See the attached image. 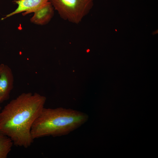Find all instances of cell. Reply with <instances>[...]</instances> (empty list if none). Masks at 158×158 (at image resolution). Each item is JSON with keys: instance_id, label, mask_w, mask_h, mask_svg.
I'll return each instance as SVG.
<instances>
[{"instance_id": "2", "label": "cell", "mask_w": 158, "mask_h": 158, "mask_svg": "<svg viewBox=\"0 0 158 158\" xmlns=\"http://www.w3.org/2000/svg\"><path fill=\"white\" fill-rule=\"evenodd\" d=\"M84 112L70 109L44 108L34 122L31 133L33 139L68 134L88 119Z\"/></svg>"}, {"instance_id": "7", "label": "cell", "mask_w": 158, "mask_h": 158, "mask_svg": "<svg viewBox=\"0 0 158 158\" xmlns=\"http://www.w3.org/2000/svg\"><path fill=\"white\" fill-rule=\"evenodd\" d=\"M13 145L12 140L0 133V158H6Z\"/></svg>"}, {"instance_id": "8", "label": "cell", "mask_w": 158, "mask_h": 158, "mask_svg": "<svg viewBox=\"0 0 158 158\" xmlns=\"http://www.w3.org/2000/svg\"><path fill=\"white\" fill-rule=\"evenodd\" d=\"M4 64L3 63H1L0 65V73L3 67H4ZM1 103V102L0 101V104Z\"/></svg>"}, {"instance_id": "1", "label": "cell", "mask_w": 158, "mask_h": 158, "mask_svg": "<svg viewBox=\"0 0 158 158\" xmlns=\"http://www.w3.org/2000/svg\"><path fill=\"white\" fill-rule=\"evenodd\" d=\"M46 98L37 93H23L11 100L0 111V133L13 145L27 148L33 142L32 126L44 107Z\"/></svg>"}, {"instance_id": "3", "label": "cell", "mask_w": 158, "mask_h": 158, "mask_svg": "<svg viewBox=\"0 0 158 158\" xmlns=\"http://www.w3.org/2000/svg\"><path fill=\"white\" fill-rule=\"evenodd\" d=\"M62 19L78 24L88 13L93 0H49Z\"/></svg>"}, {"instance_id": "4", "label": "cell", "mask_w": 158, "mask_h": 158, "mask_svg": "<svg viewBox=\"0 0 158 158\" xmlns=\"http://www.w3.org/2000/svg\"><path fill=\"white\" fill-rule=\"evenodd\" d=\"M14 77L11 69L4 64L0 73V101L8 99L13 87Z\"/></svg>"}, {"instance_id": "5", "label": "cell", "mask_w": 158, "mask_h": 158, "mask_svg": "<svg viewBox=\"0 0 158 158\" xmlns=\"http://www.w3.org/2000/svg\"><path fill=\"white\" fill-rule=\"evenodd\" d=\"M49 0H18L13 1L18 5V7L13 12L7 15L1 20L14 15L23 12L22 14L25 16L36 11L42 7Z\"/></svg>"}, {"instance_id": "6", "label": "cell", "mask_w": 158, "mask_h": 158, "mask_svg": "<svg viewBox=\"0 0 158 158\" xmlns=\"http://www.w3.org/2000/svg\"><path fill=\"white\" fill-rule=\"evenodd\" d=\"M54 9L49 1L34 12V15L30 19V22L39 25L47 24L54 16Z\"/></svg>"}, {"instance_id": "9", "label": "cell", "mask_w": 158, "mask_h": 158, "mask_svg": "<svg viewBox=\"0 0 158 158\" xmlns=\"http://www.w3.org/2000/svg\"><path fill=\"white\" fill-rule=\"evenodd\" d=\"M1 107L0 106V111H1Z\"/></svg>"}]
</instances>
